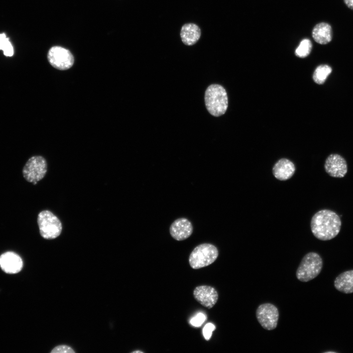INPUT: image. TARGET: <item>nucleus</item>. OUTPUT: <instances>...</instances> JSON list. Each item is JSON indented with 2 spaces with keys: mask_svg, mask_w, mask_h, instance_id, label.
I'll return each instance as SVG.
<instances>
[{
  "mask_svg": "<svg viewBox=\"0 0 353 353\" xmlns=\"http://www.w3.org/2000/svg\"><path fill=\"white\" fill-rule=\"evenodd\" d=\"M342 222L339 216L329 209H322L312 217L310 227L314 236L322 241L335 238L339 233Z\"/></svg>",
  "mask_w": 353,
  "mask_h": 353,
  "instance_id": "obj_1",
  "label": "nucleus"
},
{
  "mask_svg": "<svg viewBox=\"0 0 353 353\" xmlns=\"http://www.w3.org/2000/svg\"><path fill=\"white\" fill-rule=\"evenodd\" d=\"M204 101L209 113L215 117L225 114L227 108V92L223 86L219 84H213L207 88L205 92Z\"/></svg>",
  "mask_w": 353,
  "mask_h": 353,
  "instance_id": "obj_2",
  "label": "nucleus"
},
{
  "mask_svg": "<svg viewBox=\"0 0 353 353\" xmlns=\"http://www.w3.org/2000/svg\"><path fill=\"white\" fill-rule=\"evenodd\" d=\"M323 260L315 252H310L302 258L296 271V277L302 282L309 281L317 277L323 268Z\"/></svg>",
  "mask_w": 353,
  "mask_h": 353,
  "instance_id": "obj_3",
  "label": "nucleus"
},
{
  "mask_svg": "<svg viewBox=\"0 0 353 353\" xmlns=\"http://www.w3.org/2000/svg\"><path fill=\"white\" fill-rule=\"evenodd\" d=\"M218 255L216 246L209 243H203L196 246L191 252L189 262L192 268L198 269L213 263Z\"/></svg>",
  "mask_w": 353,
  "mask_h": 353,
  "instance_id": "obj_4",
  "label": "nucleus"
},
{
  "mask_svg": "<svg viewBox=\"0 0 353 353\" xmlns=\"http://www.w3.org/2000/svg\"><path fill=\"white\" fill-rule=\"evenodd\" d=\"M37 223L41 236L46 239H53L60 235L62 226L60 220L51 211L45 210L40 212Z\"/></svg>",
  "mask_w": 353,
  "mask_h": 353,
  "instance_id": "obj_5",
  "label": "nucleus"
},
{
  "mask_svg": "<svg viewBox=\"0 0 353 353\" xmlns=\"http://www.w3.org/2000/svg\"><path fill=\"white\" fill-rule=\"evenodd\" d=\"M47 171V163L41 156H33L26 162L23 175L28 182L36 184L44 178Z\"/></svg>",
  "mask_w": 353,
  "mask_h": 353,
  "instance_id": "obj_6",
  "label": "nucleus"
},
{
  "mask_svg": "<svg viewBox=\"0 0 353 353\" xmlns=\"http://www.w3.org/2000/svg\"><path fill=\"white\" fill-rule=\"evenodd\" d=\"M48 59L50 64L59 70L71 68L74 63L72 53L67 49L60 46H54L49 50Z\"/></svg>",
  "mask_w": 353,
  "mask_h": 353,
  "instance_id": "obj_7",
  "label": "nucleus"
},
{
  "mask_svg": "<svg viewBox=\"0 0 353 353\" xmlns=\"http://www.w3.org/2000/svg\"><path fill=\"white\" fill-rule=\"evenodd\" d=\"M256 317L262 328L271 330L276 328L277 326L279 319L278 310L272 303H263L259 305L256 309Z\"/></svg>",
  "mask_w": 353,
  "mask_h": 353,
  "instance_id": "obj_8",
  "label": "nucleus"
},
{
  "mask_svg": "<svg viewBox=\"0 0 353 353\" xmlns=\"http://www.w3.org/2000/svg\"><path fill=\"white\" fill-rule=\"evenodd\" d=\"M324 168L329 176L335 178L344 177L348 172L346 160L337 153H332L328 156L325 160Z\"/></svg>",
  "mask_w": 353,
  "mask_h": 353,
  "instance_id": "obj_9",
  "label": "nucleus"
},
{
  "mask_svg": "<svg viewBox=\"0 0 353 353\" xmlns=\"http://www.w3.org/2000/svg\"><path fill=\"white\" fill-rule=\"evenodd\" d=\"M193 295L196 300L208 309L213 307L218 299V293L216 289L207 285L196 287L194 290Z\"/></svg>",
  "mask_w": 353,
  "mask_h": 353,
  "instance_id": "obj_10",
  "label": "nucleus"
},
{
  "mask_svg": "<svg viewBox=\"0 0 353 353\" xmlns=\"http://www.w3.org/2000/svg\"><path fill=\"white\" fill-rule=\"evenodd\" d=\"M193 226L186 218H180L174 221L169 228L171 236L177 241H182L190 236L193 232Z\"/></svg>",
  "mask_w": 353,
  "mask_h": 353,
  "instance_id": "obj_11",
  "label": "nucleus"
},
{
  "mask_svg": "<svg viewBox=\"0 0 353 353\" xmlns=\"http://www.w3.org/2000/svg\"><path fill=\"white\" fill-rule=\"evenodd\" d=\"M23 262L21 257L16 253L7 252L0 256V267L7 274H16L22 269Z\"/></svg>",
  "mask_w": 353,
  "mask_h": 353,
  "instance_id": "obj_12",
  "label": "nucleus"
},
{
  "mask_svg": "<svg viewBox=\"0 0 353 353\" xmlns=\"http://www.w3.org/2000/svg\"><path fill=\"white\" fill-rule=\"evenodd\" d=\"M274 176L279 180H286L290 178L295 171L294 163L286 158L278 160L272 169Z\"/></svg>",
  "mask_w": 353,
  "mask_h": 353,
  "instance_id": "obj_13",
  "label": "nucleus"
},
{
  "mask_svg": "<svg viewBox=\"0 0 353 353\" xmlns=\"http://www.w3.org/2000/svg\"><path fill=\"white\" fill-rule=\"evenodd\" d=\"M334 286L338 291L345 293H353V270L339 274L334 281Z\"/></svg>",
  "mask_w": 353,
  "mask_h": 353,
  "instance_id": "obj_14",
  "label": "nucleus"
},
{
  "mask_svg": "<svg viewBox=\"0 0 353 353\" xmlns=\"http://www.w3.org/2000/svg\"><path fill=\"white\" fill-rule=\"evenodd\" d=\"M201 34V29L195 24L184 25L180 31V37L182 42L188 46H192L197 42Z\"/></svg>",
  "mask_w": 353,
  "mask_h": 353,
  "instance_id": "obj_15",
  "label": "nucleus"
},
{
  "mask_svg": "<svg viewBox=\"0 0 353 353\" xmlns=\"http://www.w3.org/2000/svg\"><path fill=\"white\" fill-rule=\"evenodd\" d=\"M312 35L317 43L325 45L329 43L332 38V32L331 26L326 23H320L313 28Z\"/></svg>",
  "mask_w": 353,
  "mask_h": 353,
  "instance_id": "obj_16",
  "label": "nucleus"
},
{
  "mask_svg": "<svg viewBox=\"0 0 353 353\" xmlns=\"http://www.w3.org/2000/svg\"><path fill=\"white\" fill-rule=\"evenodd\" d=\"M331 71V68L328 65L323 64L318 66L314 72L313 80L318 84H323Z\"/></svg>",
  "mask_w": 353,
  "mask_h": 353,
  "instance_id": "obj_17",
  "label": "nucleus"
},
{
  "mask_svg": "<svg viewBox=\"0 0 353 353\" xmlns=\"http://www.w3.org/2000/svg\"><path fill=\"white\" fill-rule=\"evenodd\" d=\"M312 48L311 41L308 39H304L296 49L295 54L300 58H305L310 54Z\"/></svg>",
  "mask_w": 353,
  "mask_h": 353,
  "instance_id": "obj_18",
  "label": "nucleus"
},
{
  "mask_svg": "<svg viewBox=\"0 0 353 353\" xmlns=\"http://www.w3.org/2000/svg\"><path fill=\"white\" fill-rule=\"evenodd\" d=\"M0 50H3L6 56L10 57L14 54L13 46L5 33H0Z\"/></svg>",
  "mask_w": 353,
  "mask_h": 353,
  "instance_id": "obj_19",
  "label": "nucleus"
},
{
  "mask_svg": "<svg viewBox=\"0 0 353 353\" xmlns=\"http://www.w3.org/2000/svg\"><path fill=\"white\" fill-rule=\"evenodd\" d=\"M206 320L205 315L202 313H199L190 320V323L194 327H199Z\"/></svg>",
  "mask_w": 353,
  "mask_h": 353,
  "instance_id": "obj_20",
  "label": "nucleus"
},
{
  "mask_svg": "<svg viewBox=\"0 0 353 353\" xmlns=\"http://www.w3.org/2000/svg\"><path fill=\"white\" fill-rule=\"evenodd\" d=\"M215 326L212 323H208L203 328V334L206 340H209L211 338L213 331L215 329Z\"/></svg>",
  "mask_w": 353,
  "mask_h": 353,
  "instance_id": "obj_21",
  "label": "nucleus"
},
{
  "mask_svg": "<svg viewBox=\"0 0 353 353\" xmlns=\"http://www.w3.org/2000/svg\"><path fill=\"white\" fill-rule=\"evenodd\" d=\"M51 353H72L75 351L70 347L66 345L58 346L51 351Z\"/></svg>",
  "mask_w": 353,
  "mask_h": 353,
  "instance_id": "obj_22",
  "label": "nucleus"
},
{
  "mask_svg": "<svg viewBox=\"0 0 353 353\" xmlns=\"http://www.w3.org/2000/svg\"><path fill=\"white\" fill-rule=\"evenodd\" d=\"M344 1L348 7L353 10V0H344Z\"/></svg>",
  "mask_w": 353,
  "mask_h": 353,
  "instance_id": "obj_23",
  "label": "nucleus"
},
{
  "mask_svg": "<svg viewBox=\"0 0 353 353\" xmlns=\"http://www.w3.org/2000/svg\"><path fill=\"white\" fill-rule=\"evenodd\" d=\"M143 353V352H142V351H139V350H138V351H135L132 352V353Z\"/></svg>",
  "mask_w": 353,
  "mask_h": 353,
  "instance_id": "obj_24",
  "label": "nucleus"
}]
</instances>
